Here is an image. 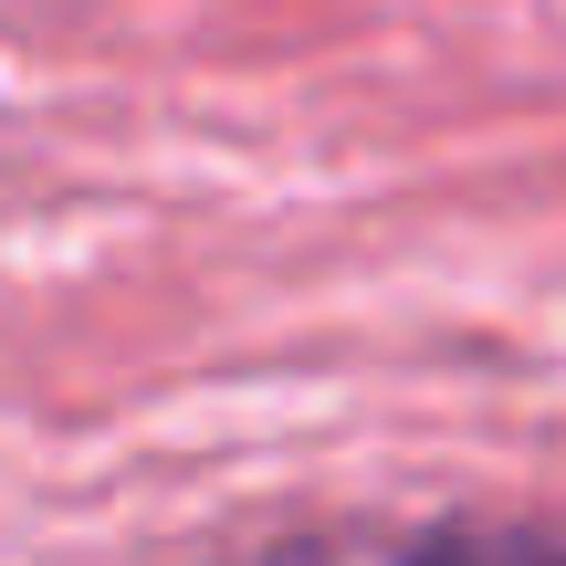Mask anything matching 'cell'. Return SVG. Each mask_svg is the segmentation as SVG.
<instances>
[{
	"mask_svg": "<svg viewBox=\"0 0 566 566\" xmlns=\"http://www.w3.org/2000/svg\"><path fill=\"white\" fill-rule=\"evenodd\" d=\"M252 566H566V514H462V525H409V535H325V546H273Z\"/></svg>",
	"mask_w": 566,
	"mask_h": 566,
	"instance_id": "6da1fadb",
	"label": "cell"
}]
</instances>
